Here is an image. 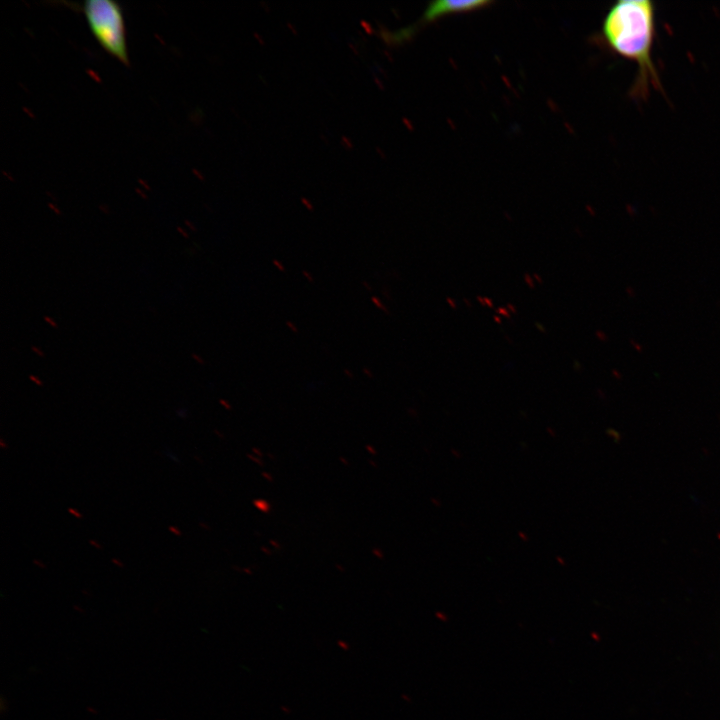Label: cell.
<instances>
[{
  "instance_id": "cell-6",
  "label": "cell",
  "mask_w": 720,
  "mask_h": 720,
  "mask_svg": "<svg viewBox=\"0 0 720 720\" xmlns=\"http://www.w3.org/2000/svg\"><path fill=\"white\" fill-rule=\"evenodd\" d=\"M68 512L76 518H82V514L75 508L69 507Z\"/></svg>"
},
{
  "instance_id": "cell-8",
  "label": "cell",
  "mask_w": 720,
  "mask_h": 720,
  "mask_svg": "<svg viewBox=\"0 0 720 720\" xmlns=\"http://www.w3.org/2000/svg\"><path fill=\"white\" fill-rule=\"evenodd\" d=\"M29 379L33 381L38 386H43V381L36 377L35 375H29Z\"/></svg>"
},
{
  "instance_id": "cell-20",
  "label": "cell",
  "mask_w": 720,
  "mask_h": 720,
  "mask_svg": "<svg viewBox=\"0 0 720 720\" xmlns=\"http://www.w3.org/2000/svg\"><path fill=\"white\" fill-rule=\"evenodd\" d=\"M0 445H1V448H2V449H6V448H7V444L5 443V441H4L3 438L0 439Z\"/></svg>"
},
{
  "instance_id": "cell-1",
  "label": "cell",
  "mask_w": 720,
  "mask_h": 720,
  "mask_svg": "<svg viewBox=\"0 0 720 720\" xmlns=\"http://www.w3.org/2000/svg\"><path fill=\"white\" fill-rule=\"evenodd\" d=\"M602 33L608 46L637 65L630 94L644 100L651 89L662 91L653 60L656 38V6L651 0H620L604 18Z\"/></svg>"
},
{
  "instance_id": "cell-19",
  "label": "cell",
  "mask_w": 720,
  "mask_h": 720,
  "mask_svg": "<svg viewBox=\"0 0 720 720\" xmlns=\"http://www.w3.org/2000/svg\"><path fill=\"white\" fill-rule=\"evenodd\" d=\"M497 312L500 313V314L505 315L506 317H509V314L506 312V310H504V309H502V308H499V309L497 310Z\"/></svg>"
},
{
  "instance_id": "cell-18",
  "label": "cell",
  "mask_w": 720,
  "mask_h": 720,
  "mask_svg": "<svg viewBox=\"0 0 720 720\" xmlns=\"http://www.w3.org/2000/svg\"><path fill=\"white\" fill-rule=\"evenodd\" d=\"M303 275L308 279V281L313 282V276H311L307 271H302Z\"/></svg>"
},
{
  "instance_id": "cell-22",
  "label": "cell",
  "mask_w": 720,
  "mask_h": 720,
  "mask_svg": "<svg viewBox=\"0 0 720 720\" xmlns=\"http://www.w3.org/2000/svg\"><path fill=\"white\" fill-rule=\"evenodd\" d=\"M364 372H365V374H366L367 376H369L370 378L373 376L372 373H371L369 370L367 371V368H364Z\"/></svg>"
},
{
  "instance_id": "cell-9",
  "label": "cell",
  "mask_w": 720,
  "mask_h": 720,
  "mask_svg": "<svg viewBox=\"0 0 720 720\" xmlns=\"http://www.w3.org/2000/svg\"><path fill=\"white\" fill-rule=\"evenodd\" d=\"M44 320L49 323L52 327L57 328L58 324L49 316H44Z\"/></svg>"
},
{
  "instance_id": "cell-4",
  "label": "cell",
  "mask_w": 720,
  "mask_h": 720,
  "mask_svg": "<svg viewBox=\"0 0 720 720\" xmlns=\"http://www.w3.org/2000/svg\"><path fill=\"white\" fill-rule=\"evenodd\" d=\"M254 506L258 510L265 512V513H267L271 508L270 504L266 500H263V499L254 500Z\"/></svg>"
},
{
  "instance_id": "cell-12",
  "label": "cell",
  "mask_w": 720,
  "mask_h": 720,
  "mask_svg": "<svg viewBox=\"0 0 720 720\" xmlns=\"http://www.w3.org/2000/svg\"><path fill=\"white\" fill-rule=\"evenodd\" d=\"M111 561H112L113 564H115L116 566H118V567H120V568H123V567H124L123 562H122L121 560L117 559V558H112Z\"/></svg>"
},
{
  "instance_id": "cell-16",
  "label": "cell",
  "mask_w": 720,
  "mask_h": 720,
  "mask_svg": "<svg viewBox=\"0 0 720 720\" xmlns=\"http://www.w3.org/2000/svg\"><path fill=\"white\" fill-rule=\"evenodd\" d=\"M192 358L195 359L198 363L204 364L203 358L199 357L197 354H192Z\"/></svg>"
},
{
  "instance_id": "cell-21",
  "label": "cell",
  "mask_w": 720,
  "mask_h": 720,
  "mask_svg": "<svg viewBox=\"0 0 720 720\" xmlns=\"http://www.w3.org/2000/svg\"><path fill=\"white\" fill-rule=\"evenodd\" d=\"M177 413H178V415H179L180 417H182V418L184 417L183 414L186 416V412H185L184 409H179V410L177 411Z\"/></svg>"
},
{
  "instance_id": "cell-11",
  "label": "cell",
  "mask_w": 720,
  "mask_h": 720,
  "mask_svg": "<svg viewBox=\"0 0 720 720\" xmlns=\"http://www.w3.org/2000/svg\"><path fill=\"white\" fill-rule=\"evenodd\" d=\"M33 564L42 569L46 568V565L41 560H38V559H34Z\"/></svg>"
},
{
  "instance_id": "cell-13",
  "label": "cell",
  "mask_w": 720,
  "mask_h": 720,
  "mask_svg": "<svg viewBox=\"0 0 720 720\" xmlns=\"http://www.w3.org/2000/svg\"><path fill=\"white\" fill-rule=\"evenodd\" d=\"M273 264H274V266H276L281 272L285 271V268H284V266L282 265L281 262H279V261H277V260H273Z\"/></svg>"
},
{
  "instance_id": "cell-15",
  "label": "cell",
  "mask_w": 720,
  "mask_h": 720,
  "mask_svg": "<svg viewBox=\"0 0 720 720\" xmlns=\"http://www.w3.org/2000/svg\"><path fill=\"white\" fill-rule=\"evenodd\" d=\"M32 351H34L39 356H44V353L41 349H38L36 346L31 347Z\"/></svg>"
},
{
  "instance_id": "cell-23",
  "label": "cell",
  "mask_w": 720,
  "mask_h": 720,
  "mask_svg": "<svg viewBox=\"0 0 720 720\" xmlns=\"http://www.w3.org/2000/svg\"><path fill=\"white\" fill-rule=\"evenodd\" d=\"M199 525H200L201 527H203L204 529H209V526L206 525V524H204V523H202V522H200Z\"/></svg>"
},
{
  "instance_id": "cell-3",
  "label": "cell",
  "mask_w": 720,
  "mask_h": 720,
  "mask_svg": "<svg viewBox=\"0 0 720 720\" xmlns=\"http://www.w3.org/2000/svg\"><path fill=\"white\" fill-rule=\"evenodd\" d=\"M491 2L485 0H473V1H435L430 3L427 7L423 19L425 21H434L442 16L451 13H460L466 11H472L488 6Z\"/></svg>"
},
{
  "instance_id": "cell-14",
  "label": "cell",
  "mask_w": 720,
  "mask_h": 720,
  "mask_svg": "<svg viewBox=\"0 0 720 720\" xmlns=\"http://www.w3.org/2000/svg\"><path fill=\"white\" fill-rule=\"evenodd\" d=\"M286 325L289 327V329H290L291 331H293V332H297V331H298L297 327H296L294 324H292L290 321H287V322H286Z\"/></svg>"
},
{
  "instance_id": "cell-24",
  "label": "cell",
  "mask_w": 720,
  "mask_h": 720,
  "mask_svg": "<svg viewBox=\"0 0 720 720\" xmlns=\"http://www.w3.org/2000/svg\"><path fill=\"white\" fill-rule=\"evenodd\" d=\"M485 300H486L487 305H489L490 307H492V302H491L490 300H488V299H485Z\"/></svg>"
},
{
  "instance_id": "cell-2",
  "label": "cell",
  "mask_w": 720,
  "mask_h": 720,
  "mask_svg": "<svg viewBox=\"0 0 720 720\" xmlns=\"http://www.w3.org/2000/svg\"><path fill=\"white\" fill-rule=\"evenodd\" d=\"M75 6L84 14L91 33L102 48L122 64L129 66L126 26L121 5L112 0H86L82 5Z\"/></svg>"
},
{
  "instance_id": "cell-7",
  "label": "cell",
  "mask_w": 720,
  "mask_h": 720,
  "mask_svg": "<svg viewBox=\"0 0 720 720\" xmlns=\"http://www.w3.org/2000/svg\"><path fill=\"white\" fill-rule=\"evenodd\" d=\"M168 530H169L171 533H173L174 535H176V536H181V535H182V532H181V530H180L178 527L169 526V527H168Z\"/></svg>"
},
{
  "instance_id": "cell-5",
  "label": "cell",
  "mask_w": 720,
  "mask_h": 720,
  "mask_svg": "<svg viewBox=\"0 0 720 720\" xmlns=\"http://www.w3.org/2000/svg\"><path fill=\"white\" fill-rule=\"evenodd\" d=\"M371 300H372V302L374 303V305H375L376 307H378L379 309H381V310L384 311L385 313H388V312H389L388 309L382 304V302H381L377 297L373 296V297L371 298Z\"/></svg>"
},
{
  "instance_id": "cell-10",
  "label": "cell",
  "mask_w": 720,
  "mask_h": 720,
  "mask_svg": "<svg viewBox=\"0 0 720 720\" xmlns=\"http://www.w3.org/2000/svg\"><path fill=\"white\" fill-rule=\"evenodd\" d=\"M89 544H90L91 546L97 548V549H101V548H102V545H101L98 541L93 540V539H90V540H89Z\"/></svg>"
},
{
  "instance_id": "cell-17",
  "label": "cell",
  "mask_w": 720,
  "mask_h": 720,
  "mask_svg": "<svg viewBox=\"0 0 720 720\" xmlns=\"http://www.w3.org/2000/svg\"><path fill=\"white\" fill-rule=\"evenodd\" d=\"M220 404L227 410L231 409V406L223 399H220Z\"/></svg>"
}]
</instances>
